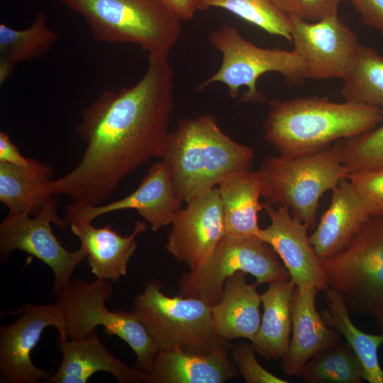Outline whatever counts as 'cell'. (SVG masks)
I'll return each mask as SVG.
<instances>
[{
  "label": "cell",
  "mask_w": 383,
  "mask_h": 383,
  "mask_svg": "<svg viewBox=\"0 0 383 383\" xmlns=\"http://www.w3.org/2000/svg\"><path fill=\"white\" fill-rule=\"evenodd\" d=\"M62 359L45 383H87L99 372L111 374L118 383H150L151 375L131 367L115 357L94 333L75 338L59 337Z\"/></svg>",
  "instance_id": "cell-17"
},
{
  "label": "cell",
  "mask_w": 383,
  "mask_h": 383,
  "mask_svg": "<svg viewBox=\"0 0 383 383\" xmlns=\"http://www.w3.org/2000/svg\"><path fill=\"white\" fill-rule=\"evenodd\" d=\"M262 206L270 223L260 229L257 237L280 257L296 287H314L318 292H325L328 284L308 236L307 226L293 217L287 206L277 205L274 208L267 202Z\"/></svg>",
  "instance_id": "cell-16"
},
{
  "label": "cell",
  "mask_w": 383,
  "mask_h": 383,
  "mask_svg": "<svg viewBox=\"0 0 383 383\" xmlns=\"http://www.w3.org/2000/svg\"><path fill=\"white\" fill-rule=\"evenodd\" d=\"M245 274L238 271L228 277L221 300L211 306L213 330L226 341L239 338L251 341L260 325V295L255 284L246 282Z\"/></svg>",
  "instance_id": "cell-21"
},
{
  "label": "cell",
  "mask_w": 383,
  "mask_h": 383,
  "mask_svg": "<svg viewBox=\"0 0 383 383\" xmlns=\"http://www.w3.org/2000/svg\"><path fill=\"white\" fill-rule=\"evenodd\" d=\"M345 101L383 109V57L358 44L342 79Z\"/></svg>",
  "instance_id": "cell-27"
},
{
  "label": "cell",
  "mask_w": 383,
  "mask_h": 383,
  "mask_svg": "<svg viewBox=\"0 0 383 383\" xmlns=\"http://www.w3.org/2000/svg\"><path fill=\"white\" fill-rule=\"evenodd\" d=\"M318 290L296 287L291 300L292 334L281 361L282 372L298 377L305 364L321 350L342 342L341 335L328 326L316 309Z\"/></svg>",
  "instance_id": "cell-18"
},
{
  "label": "cell",
  "mask_w": 383,
  "mask_h": 383,
  "mask_svg": "<svg viewBox=\"0 0 383 383\" xmlns=\"http://www.w3.org/2000/svg\"><path fill=\"white\" fill-rule=\"evenodd\" d=\"M171 225L165 250L190 271L204 265L225 235L218 187L187 201V207L177 211Z\"/></svg>",
  "instance_id": "cell-14"
},
{
  "label": "cell",
  "mask_w": 383,
  "mask_h": 383,
  "mask_svg": "<svg viewBox=\"0 0 383 383\" xmlns=\"http://www.w3.org/2000/svg\"><path fill=\"white\" fill-rule=\"evenodd\" d=\"M211 45L222 55L219 69L201 82L196 91H202L216 82L225 84L231 97L239 96L242 87L247 88L242 102H263L264 94L257 89V79L264 74L278 72L289 85H300L307 79L304 63L293 50L259 47L244 38L238 30L223 26L209 35Z\"/></svg>",
  "instance_id": "cell-9"
},
{
  "label": "cell",
  "mask_w": 383,
  "mask_h": 383,
  "mask_svg": "<svg viewBox=\"0 0 383 383\" xmlns=\"http://www.w3.org/2000/svg\"><path fill=\"white\" fill-rule=\"evenodd\" d=\"M238 271L254 276L256 286L290 279L288 270L268 243L257 236L224 235L204 265L183 274L179 295L202 300L212 306L221 300L226 279Z\"/></svg>",
  "instance_id": "cell-10"
},
{
  "label": "cell",
  "mask_w": 383,
  "mask_h": 383,
  "mask_svg": "<svg viewBox=\"0 0 383 383\" xmlns=\"http://www.w3.org/2000/svg\"><path fill=\"white\" fill-rule=\"evenodd\" d=\"M52 223L62 229L67 226L57 215L56 201L37 216L9 212L0 223V257L6 262L13 250H20L45 263L54 274V296L70 284L74 270L87 257V252L81 247L72 252L66 250L54 235Z\"/></svg>",
  "instance_id": "cell-11"
},
{
  "label": "cell",
  "mask_w": 383,
  "mask_h": 383,
  "mask_svg": "<svg viewBox=\"0 0 383 383\" xmlns=\"http://www.w3.org/2000/svg\"><path fill=\"white\" fill-rule=\"evenodd\" d=\"M174 87L169 57L150 56L134 85L106 91L86 107L76 128L85 150L72 170L52 181V194L66 195L78 205H101L125 177L151 158H161Z\"/></svg>",
  "instance_id": "cell-1"
},
{
  "label": "cell",
  "mask_w": 383,
  "mask_h": 383,
  "mask_svg": "<svg viewBox=\"0 0 383 383\" xmlns=\"http://www.w3.org/2000/svg\"><path fill=\"white\" fill-rule=\"evenodd\" d=\"M295 288L289 279L270 284L260 295L263 314L250 345L265 360L282 358L288 350L292 326L291 300Z\"/></svg>",
  "instance_id": "cell-25"
},
{
  "label": "cell",
  "mask_w": 383,
  "mask_h": 383,
  "mask_svg": "<svg viewBox=\"0 0 383 383\" xmlns=\"http://www.w3.org/2000/svg\"><path fill=\"white\" fill-rule=\"evenodd\" d=\"M230 350L206 354L179 350H160L150 383H223L240 374L228 357Z\"/></svg>",
  "instance_id": "cell-23"
},
{
  "label": "cell",
  "mask_w": 383,
  "mask_h": 383,
  "mask_svg": "<svg viewBox=\"0 0 383 383\" xmlns=\"http://www.w3.org/2000/svg\"><path fill=\"white\" fill-rule=\"evenodd\" d=\"M226 9L267 33L292 42V21L270 0H201L199 10Z\"/></svg>",
  "instance_id": "cell-30"
},
{
  "label": "cell",
  "mask_w": 383,
  "mask_h": 383,
  "mask_svg": "<svg viewBox=\"0 0 383 383\" xmlns=\"http://www.w3.org/2000/svg\"><path fill=\"white\" fill-rule=\"evenodd\" d=\"M290 18L293 50L302 60L307 79H343L359 42L338 12L313 22Z\"/></svg>",
  "instance_id": "cell-13"
},
{
  "label": "cell",
  "mask_w": 383,
  "mask_h": 383,
  "mask_svg": "<svg viewBox=\"0 0 383 383\" xmlns=\"http://www.w3.org/2000/svg\"><path fill=\"white\" fill-rule=\"evenodd\" d=\"M57 33L47 25L43 12L26 28L0 24V58L15 65L32 61L46 54L57 40Z\"/></svg>",
  "instance_id": "cell-29"
},
{
  "label": "cell",
  "mask_w": 383,
  "mask_h": 383,
  "mask_svg": "<svg viewBox=\"0 0 383 383\" xmlns=\"http://www.w3.org/2000/svg\"><path fill=\"white\" fill-rule=\"evenodd\" d=\"M299 376L306 383H361L364 370L353 348L340 342L316 353Z\"/></svg>",
  "instance_id": "cell-28"
},
{
  "label": "cell",
  "mask_w": 383,
  "mask_h": 383,
  "mask_svg": "<svg viewBox=\"0 0 383 383\" xmlns=\"http://www.w3.org/2000/svg\"><path fill=\"white\" fill-rule=\"evenodd\" d=\"M57 1L83 18L96 40L135 44L148 57H169L182 32L163 0Z\"/></svg>",
  "instance_id": "cell-4"
},
{
  "label": "cell",
  "mask_w": 383,
  "mask_h": 383,
  "mask_svg": "<svg viewBox=\"0 0 383 383\" xmlns=\"http://www.w3.org/2000/svg\"><path fill=\"white\" fill-rule=\"evenodd\" d=\"M257 172L265 202L287 206L309 230L316 225L322 195L350 173L342 161L341 140L312 153L266 157Z\"/></svg>",
  "instance_id": "cell-5"
},
{
  "label": "cell",
  "mask_w": 383,
  "mask_h": 383,
  "mask_svg": "<svg viewBox=\"0 0 383 383\" xmlns=\"http://www.w3.org/2000/svg\"><path fill=\"white\" fill-rule=\"evenodd\" d=\"M377 325L381 333H383V317L376 321Z\"/></svg>",
  "instance_id": "cell-39"
},
{
  "label": "cell",
  "mask_w": 383,
  "mask_h": 383,
  "mask_svg": "<svg viewBox=\"0 0 383 383\" xmlns=\"http://www.w3.org/2000/svg\"><path fill=\"white\" fill-rule=\"evenodd\" d=\"M382 109L312 96L268 101L265 137L280 155L315 152L377 127Z\"/></svg>",
  "instance_id": "cell-2"
},
{
  "label": "cell",
  "mask_w": 383,
  "mask_h": 383,
  "mask_svg": "<svg viewBox=\"0 0 383 383\" xmlns=\"http://www.w3.org/2000/svg\"><path fill=\"white\" fill-rule=\"evenodd\" d=\"M348 179L370 217L383 218V167L350 172Z\"/></svg>",
  "instance_id": "cell-32"
},
{
  "label": "cell",
  "mask_w": 383,
  "mask_h": 383,
  "mask_svg": "<svg viewBox=\"0 0 383 383\" xmlns=\"http://www.w3.org/2000/svg\"><path fill=\"white\" fill-rule=\"evenodd\" d=\"M172 11L182 21L191 20L199 10L201 0H163Z\"/></svg>",
  "instance_id": "cell-37"
},
{
  "label": "cell",
  "mask_w": 383,
  "mask_h": 383,
  "mask_svg": "<svg viewBox=\"0 0 383 383\" xmlns=\"http://www.w3.org/2000/svg\"><path fill=\"white\" fill-rule=\"evenodd\" d=\"M162 288L158 279H152L133 301V310L160 351L206 354L233 350L231 341L221 339L213 330L211 306L198 299L170 297Z\"/></svg>",
  "instance_id": "cell-7"
},
{
  "label": "cell",
  "mask_w": 383,
  "mask_h": 383,
  "mask_svg": "<svg viewBox=\"0 0 383 383\" xmlns=\"http://www.w3.org/2000/svg\"><path fill=\"white\" fill-rule=\"evenodd\" d=\"M225 225V235L232 238L257 236L260 229L257 213L263 209L260 202L262 182L257 171L234 174L218 185Z\"/></svg>",
  "instance_id": "cell-24"
},
{
  "label": "cell",
  "mask_w": 383,
  "mask_h": 383,
  "mask_svg": "<svg viewBox=\"0 0 383 383\" xmlns=\"http://www.w3.org/2000/svg\"><path fill=\"white\" fill-rule=\"evenodd\" d=\"M253 158L250 147L231 139L208 114L179 121L169 133L161 157L185 203L230 176L251 170Z\"/></svg>",
  "instance_id": "cell-3"
},
{
  "label": "cell",
  "mask_w": 383,
  "mask_h": 383,
  "mask_svg": "<svg viewBox=\"0 0 383 383\" xmlns=\"http://www.w3.org/2000/svg\"><path fill=\"white\" fill-rule=\"evenodd\" d=\"M324 292L326 307L320 313L322 318L345 338L358 356L364 370V379L370 383H383V370L377 354L383 344V333L370 334L361 331L350 319L342 294L329 287Z\"/></svg>",
  "instance_id": "cell-26"
},
{
  "label": "cell",
  "mask_w": 383,
  "mask_h": 383,
  "mask_svg": "<svg viewBox=\"0 0 383 383\" xmlns=\"http://www.w3.org/2000/svg\"><path fill=\"white\" fill-rule=\"evenodd\" d=\"M72 233L79 240L87 252L91 273L97 278L118 281L127 273L129 260L137 248L136 237L146 230V224L138 221L129 235H121L111 226L96 228L92 222H73Z\"/></svg>",
  "instance_id": "cell-19"
},
{
  "label": "cell",
  "mask_w": 383,
  "mask_h": 383,
  "mask_svg": "<svg viewBox=\"0 0 383 383\" xmlns=\"http://www.w3.org/2000/svg\"><path fill=\"white\" fill-rule=\"evenodd\" d=\"M289 16L306 21H316L338 12L340 5L349 0H270Z\"/></svg>",
  "instance_id": "cell-33"
},
{
  "label": "cell",
  "mask_w": 383,
  "mask_h": 383,
  "mask_svg": "<svg viewBox=\"0 0 383 383\" xmlns=\"http://www.w3.org/2000/svg\"><path fill=\"white\" fill-rule=\"evenodd\" d=\"M383 111V109H382ZM342 161L350 172L383 167V125L341 140Z\"/></svg>",
  "instance_id": "cell-31"
},
{
  "label": "cell",
  "mask_w": 383,
  "mask_h": 383,
  "mask_svg": "<svg viewBox=\"0 0 383 383\" xmlns=\"http://www.w3.org/2000/svg\"><path fill=\"white\" fill-rule=\"evenodd\" d=\"M183 201L179 196L170 167L162 160L149 169L138 188L129 195L106 204L82 206L72 204L66 207L64 219L73 222H92L108 213L135 209L151 225L152 231L172 223Z\"/></svg>",
  "instance_id": "cell-15"
},
{
  "label": "cell",
  "mask_w": 383,
  "mask_h": 383,
  "mask_svg": "<svg viewBox=\"0 0 383 383\" xmlns=\"http://www.w3.org/2000/svg\"><path fill=\"white\" fill-rule=\"evenodd\" d=\"M234 363L247 383H288L266 370L257 361L250 344L240 343L233 348Z\"/></svg>",
  "instance_id": "cell-34"
},
{
  "label": "cell",
  "mask_w": 383,
  "mask_h": 383,
  "mask_svg": "<svg viewBox=\"0 0 383 383\" xmlns=\"http://www.w3.org/2000/svg\"><path fill=\"white\" fill-rule=\"evenodd\" d=\"M370 218L348 177L341 179L332 190L329 207L309 236L320 262L343 249Z\"/></svg>",
  "instance_id": "cell-20"
},
{
  "label": "cell",
  "mask_w": 383,
  "mask_h": 383,
  "mask_svg": "<svg viewBox=\"0 0 383 383\" xmlns=\"http://www.w3.org/2000/svg\"><path fill=\"white\" fill-rule=\"evenodd\" d=\"M16 65L0 58V84H3L11 76Z\"/></svg>",
  "instance_id": "cell-38"
},
{
  "label": "cell",
  "mask_w": 383,
  "mask_h": 383,
  "mask_svg": "<svg viewBox=\"0 0 383 383\" xmlns=\"http://www.w3.org/2000/svg\"><path fill=\"white\" fill-rule=\"evenodd\" d=\"M6 314H13L17 318L0 327V382L46 381L52 373L36 367L31 353L48 327H55L60 338H67L65 320L60 306L56 301L50 304H26L14 311L1 313Z\"/></svg>",
  "instance_id": "cell-12"
},
{
  "label": "cell",
  "mask_w": 383,
  "mask_h": 383,
  "mask_svg": "<svg viewBox=\"0 0 383 383\" xmlns=\"http://www.w3.org/2000/svg\"><path fill=\"white\" fill-rule=\"evenodd\" d=\"M0 162H4L15 165H27L30 162V157L23 156L16 145H14L8 133H0Z\"/></svg>",
  "instance_id": "cell-36"
},
{
  "label": "cell",
  "mask_w": 383,
  "mask_h": 383,
  "mask_svg": "<svg viewBox=\"0 0 383 383\" xmlns=\"http://www.w3.org/2000/svg\"><path fill=\"white\" fill-rule=\"evenodd\" d=\"M362 22L383 37V0H349Z\"/></svg>",
  "instance_id": "cell-35"
},
{
  "label": "cell",
  "mask_w": 383,
  "mask_h": 383,
  "mask_svg": "<svg viewBox=\"0 0 383 383\" xmlns=\"http://www.w3.org/2000/svg\"><path fill=\"white\" fill-rule=\"evenodd\" d=\"M112 294L111 282L97 278L91 282L75 279L55 294L65 316L66 336L86 337L103 326L106 335L118 337L131 348L136 355L135 368L150 374L160 350L134 310L108 309Z\"/></svg>",
  "instance_id": "cell-6"
},
{
  "label": "cell",
  "mask_w": 383,
  "mask_h": 383,
  "mask_svg": "<svg viewBox=\"0 0 383 383\" xmlns=\"http://www.w3.org/2000/svg\"><path fill=\"white\" fill-rule=\"evenodd\" d=\"M53 175L52 165L33 158L27 165L0 162V201L9 212L37 216L56 201Z\"/></svg>",
  "instance_id": "cell-22"
},
{
  "label": "cell",
  "mask_w": 383,
  "mask_h": 383,
  "mask_svg": "<svg viewBox=\"0 0 383 383\" xmlns=\"http://www.w3.org/2000/svg\"><path fill=\"white\" fill-rule=\"evenodd\" d=\"M321 263L329 287L350 313L383 317V218H370L350 243Z\"/></svg>",
  "instance_id": "cell-8"
}]
</instances>
